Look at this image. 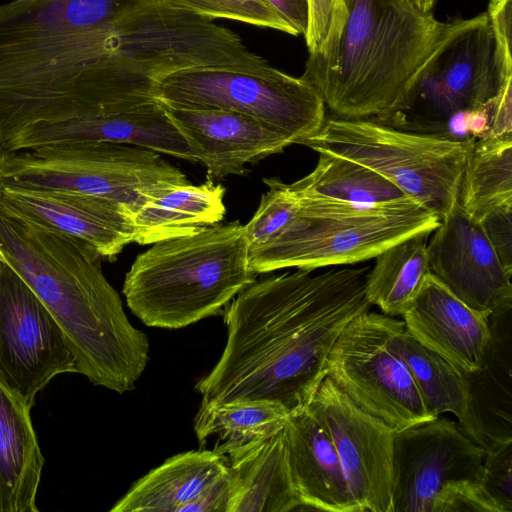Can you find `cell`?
Segmentation results:
<instances>
[{"instance_id": "cell-21", "label": "cell", "mask_w": 512, "mask_h": 512, "mask_svg": "<svg viewBox=\"0 0 512 512\" xmlns=\"http://www.w3.org/2000/svg\"><path fill=\"white\" fill-rule=\"evenodd\" d=\"M489 325L491 336L481 366L465 372L469 406L462 427L483 448L512 440L511 309L490 315Z\"/></svg>"}, {"instance_id": "cell-38", "label": "cell", "mask_w": 512, "mask_h": 512, "mask_svg": "<svg viewBox=\"0 0 512 512\" xmlns=\"http://www.w3.org/2000/svg\"><path fill=\"white\" fill-rule=\"evenodd\" d=\"M279 13L298 33L305 35L308 26V0H263Z\"/></svg>"}, {"instance_id": "cell-7", "label": "cell", "mask_w": 512, "mask_h": 512, "mask_svg": "<svg viewBox=\"0 0 512 512\" xmlns=\"http://www.w3.org/2000/svg\"><path fill=\"white\" fill-rule=\"evenodd\" d=\"M475 139L411 132L374 119L329 117L300 144L372 169L441 221L458 201L467 155Z\"/></svg>"}, {"instance_id": "cell-8", "label": "cell", "mask_w": 512, "mask_h": 512, "mask_svg": "<svg viewBox=\"0 0 512 512\" xmlns=\"http://www.w3.org/2000/svg\"><path fill=\"white\" fill-rule=\"evenodd\" d=\"M0 184L108 198L123 205L131 219L146 198L190 181L153 150L111 142H75L0 152Z\"/></svg>"}, {"instance_id": "cell-12", "label": "cell", "mask_w": 512, "mask_h": 512, "mask_svg": "<svg viewBox=\"0 0 512 512\" xmlns=\"http://www.w3.org/2000/svg\"><path fill=\"white\" fill-rule=\"evenodd\" d=\"M77 373L69 342L28 284L0 259V381L32 409L57 375Z\"/></svg>"}, {"instance_id": "cell-22", "label": "cell", "mask_w": 512, "mask_h": 512, "mask_svg": "<svg viewBox=\"0 0 512 512\" xmlns=\"http://www.w3.org/2000/svg\"><path fill=\"white\" fill-rule=\"evenodd\" d=\"M228 471L225 457L199 448L177 454L136 481L111 512H185Z\"/></svg>"}, {"instance_id": "cell-35", "label": "cell", "mask_w": 512, "mask_h": 512, "mask_svg": "<svg viewBox=\"0 0 512 512\" xmlns=\"http://www.w3.org/2000/svg\"><path fill=\"white\" fill-rule=\"evenodd\" d=\"M479 222L502 265L512 273V205L488 213Z\"/></svg>"}, {"instance_id": "cell-13", "label": "cell", "mask_w": 512, "mask_h": 512, "mask_svg": "<svg viewBox=\"0 0 512 512\" xmlns=\"http://www.w3.org/2000/svg\"><path fill=\"white\" fill-rule=\"evenodd\" d=\"M485 453L447 417L394 430L392 512H432L445 487L461 481L481 483Z\"/></svg>"}, {"instance_id": "cell-33", "label": "cell", "mask_w": 512, "mask_h": 512, "mask_svg": "<svg viewBox=\"0 0 512 512\" xmlns=\"http://www.w3.org/2000/svg\"><path fill=\"white\" fill-rule=\"evenodd\" d=\"M481 484L503 512L512 511V440L486 448Z\"/></svg>"}, {"instance_id": "cell-17", "label": "cell", "mask_w": 512, "mask_h": 512, "mask_svg": "<svg viewBox=\"0 0 512 512\" xmlns=\"http://www.w3.org/2000/svg\"><path fill=\"white\" fill-rule=\"evenodd\" d=\"M165 108V107H164ZM207 179L244 175L247 163L255 164L283 152L291 142L244 114L220 108H165Z\"/></svg>"}, {"instance_id": "cell-9", "label": "cell", "mask_w": 512, "mask_h": 512, "mask_svg": "<svg viewBox=\"0 0 512 512\" xmlns=\"http://www.w3.org/2000/svg\"><path fill=\"white\" fill-rule=\"evenodd\" d=\"M154 98L165 108H220L249 116L291 144L315 134L325 103L306 79L265 68L191 67L157 79Z\"/></svg>"}, {"instance_id": "cell-1", "label": "cell", "mask_w": 512, "mask_h": 512, "mask_svg": "<svg viewBox=\"0 0 512 512\" xmlns=\"http://www.w3.org/2000/svg\"><path fill=\"white\" fill-rule=\"evenodd\" d=\"M297 269L255 280L222 314L227 341L195 386L203 404L269 402L289 414L309 405L340 333L369 311V267Z\"/></svg>"}, {"instance_id": "cell-30", "label": "cell", "mask_w": 512, "mask_h": 512, "mask_svg": "<svg viewBox=\"0 0 512 512\" xmlns=\"http://www.w3.org/2000/svg\"><path fill=\"white\" fill-rule=\"evenodd\" d=\"M417 234L384 249L366 277L365 293L383 314L402 316L430 273L427 236Z\"/></svg>"}, {"instance_id": "cell-10", "label": "cell", "mask_w": 512, "mask_h": 512, "mask_svg": "<svg viewBox=\"0 0 512 512\" xmlns=\"http://www.w3.org/2000/svg\"><path fill=\"white\" fill-rule=\"evenodd\" d=\"M512 59L501 57L486 12L453 21L452 31L424 71L410 106L383 120L398 129L443 137L454 115L487 108L512 82Z\"/></svg>"}, {"instance_id": "cell-23", "label": "cell", "mask_w": 512, "mask_h": 512, "mask_svg": "<svg viewBox=\"0 0 512 512\" xmlns=\"http://www.w3.org/2000/svg\"><path fill=\"white\" fill-rule=\"evenodd\" d=\"M227 462L232 478L229 512L305 511L292 480L283 429Z\"/></svg>"}, {"instance_id": "cell-18", "label": "cell", "mask_w": 512, "mask_h": 512, "mask_svg": "<svg viewBox=\"0 0 512 512\" xmlns=\"http://www.w3.org/2000/svg\"><path fill=\"white\" fill-rule=\"evenodd\" d=\"M75 142L127 144L197 162L158 101L88 118L37 124L20 132L1 152Z\"/></svg>"}, {"instance_id": "cell-24", "label": "cell", "mask_w": 512, "mask_h": 512, "mask_svg": "<svg viewBox=\"0 0 512 512\" xmlns=\"http://www.w3.org/2000/svg\"><path fill=\"white\" fill-rule=\"evenodd\" d=\"M31 408L0 381V512H37L44 458Z\"/></svg>"}, {"instance_id": "cell-5", "label": "cell", "mask_w": 512, "mask_h": 512, "mask_svg": "<svg viewBox=\"0 0 512 512\" xmlns=\"http://www.w3.org/2000/svg\"><path fill=\"white\" fill-rule=\"evenodd\" d=\"M248 251L239 221L156 242L125 276L126 303L145 325L166 329L221 314L256 280Z\"/></svg>"}, {"instance_id": "cell-6", "label": "cell", "mask_w": 512, "mask_h": 512, "mask_svg": "<svg viewBox=\"0 0 512 512\" xmlns=\"http://www.w3.org/2000/svg\"><path fill=\"white\" fill-rule=\"evenodd\" d=\"M298 199L300 207L292 221L264 244L249 249L248 264L256 274L366 261L408 237L430 234L440 224L435 214L414 202L365 208Z\"/></svg>"}, {"instance_id": "cell-15", "label": "cell", "mask_w": 512, "mask_h": 512, "mask_svg": "<svg viewBox=\"0 0 512 512\" xmlns=\"http://www.w3.org/2000/svg\"><path fill=\"white\" fill-rule=\"evenodd\" d=\"M427 253L430 272L470 308L488 316L512 309V273L458 201L433 231Z\"/></svg>"}, {"instance_id": "cell-28", "label": "cell", "mask_w": 512, "mask_h": 512, "mask_svg": "<svg viewBox=\"0 0 512 512\" xmlns=\"http://www.w3.org/2000/svg\"><path fill=\"white\" fill-rule=\"evenodd\" d=\"M390 346L408 367L430 412L436 417L453 414L463 427L469 406L465 372L417 341L396 318Z\"/></svg>"}, {"instance_id": "cell-36", "label": "cell", "mask_w": 512, "mask_h": 512, "mask_svg": "<svg viewBox=\"0 0 512 512\" xmlns=\"http://www.w3.org/2000/svg\"><path fill=\"white\" fill-rule=\"evenodd\" d=\"M335 0H308V26L304 35L310 53L316 52L324 42L332 19Z\"/></svg>"}, {"instance_id": "cell-25", "label": "cell", "mask_w": 512, "mask_h": 512, "mask_svg": "<svg viewBox=\"0 0 512 512\" xmlns=\"http://www.w3.org/2000/svg\"><path fill=\"white\" fill-rule=\"evenodd\" d=\"M225 188L214 181L176 186L148 197L131 215L134 242L149 245L220 223Z\"/></svg>"}, {"instance_id": "cell-2", "label": "cell", "mask_w": 512, "mask_h": 512, "mask_svg": "<svg viewBox=\"0 0 512 512\" xmlns=\"http://www.w3.org/2000/svg\"><path fill=\"white\" fill-rule=\"evenodd\" d=\"M143 1L0 4V152L26 128L100 112L104 30Z\"/></svg>"}, {"instance_id": "cell-29", "label": "cell", "mask_w": 512, "mask_h": 512, "mask_svg": "<svg viewBox=\"0 0 512 512\" xmlns=\"http://www.w3.org/2000/svg\"><path fill=\"white\" fill-rule=\"evenodd\" d=\"M458 202L477 221L498 208L512 205V135L483 136L472 142Z\"/></svg>"}, {"instance_id": "cell-26", "label": "cell", "mask_w": 512, "mask_h": 512, "mask_svg": "<svg viewBox=\"0 0 512 512\" xmlns=\"http://www.w3.org/2000/svg\"><path fill=\"white\" fill-rule=\"evenodd\" d=\"M315 168L289 188L298 196L375 208L413 202L396 185L372 169L326 151ZM415 203V202H414Z\"/></svg>"}, {"instance_id": "cell-16", "label": "cell", "mask_w": 512, "mask_h": 512, "mask_svg": "<svg viewBox=\"0 0 512 512\" xmlns=\"http://www.w3.org/2000/svg\"><path fill=\"white\" fill-rule=\"evenodd\" d=\"M0 201L22 217L87 242L110 261L134 242L128 210L108 198L67 190L24 189L0 184Z\"/></svg>"}, {"instance_id": "cell-11", "label": "cell", "mask_w": 512, "mask_h": 512, "mask_svg": "<svg viewBox=\"0 0 512 512\" xmlns=\"http://www.w3.org/2000/svg\"><path fill=\"white\" fill-rule=\"evenodd\" d=\"M394 321L370 310L350 321L330 350L326 377L361 410L401 430L437 417L390 346Z\"/></svg>"}, {"instance_id": "cell-32", "label": "cell", "mask_w": 512, "mask_h": 512, "mask_svg": "<svg viewBox=\"0 0 512 512\" xmlns=\"http://www.w3.org/2000/svg\"><path fill=\"white\" fill-rule=\"evenodd\" d=\"M269 190L261 197L258 209L244 225L249 249L260 246L280 233L296 216L300 202L288 184L276 178H263Z\"/></svg>"}, {"instance_id": "cell-19", "label": "cell", "mask_w": 512, "mask_h": 512, "mask_svg": "<svg viewBox=\"0 0 512 512\" xmlns=\"http://www.w3.org/2000/svg\"><path fill=\"white\" fill-rule=\"evenodd\" d=\"M402 317L412 337L462 371L481 366L491 336L489 316L467 306L431 272Z\"/></svg>"}, {"instance_id": "cell-34", "label": "cell", "mask_w": 512, "mask_h": 512, "mask_svg": "<svg viewBox=\"0 0 512 512\" xmlns=\"http://www.w3.org/2000/svg\"><path fill=\"white\" fill-rule=\"evenodd\" d=\"M503 512L480 482L461 481L445 487L435 500L432 512Z\"/></svg>"}, {"instance_id": "cell-37", "label": "cell", "mask_w": 512, "mask_h": 512, "mask_svg": "<svg viewBox=\"0 0 512 512\" xmlns=\"http://www.w3.org/2000/svg\"><path fill=\"white\" fill-rule=\"evenodd\" d=\"M512 135V82L506 83L493 100L485 136Z\"/></svg>"}, {"instance_id": "cell-27", "label": "cell", "mask_w": 512, "mask_h": 512, "mask_svg": "<svg viewBox=\"0 0 512 512\" xmlns=\"http://www.w3.org/2000/svg\"><path fill=\"white\" fill-rule=\"evenodd\" d=\"M289 415L283 407L269 402L201 403L194 430L200 448L212 442L209 449L227 460L281 431Z\"/></svg>"}, {"instance_id": "cell-39", "label": "cell", "mask_w": 512, "mask_h": 512, "mask_svg": "<svg viewBox=\"0 0 512 512\" xmlns=\"http://www.w3.org/2000/svg\"><path fill=\"white\" fill-rule=\"evenodd\" d=\"M414 6L423 12H431L436 0H409Z\"/></svg>"}, {"instance_id": "cell-4", "label": "cell", "mask_w": 512, "mask_h": 512, "mask_svg": "<svg viewBox=\"0 0 512 512\" xmlns=\"http://www.w3.org/2000/svg\"><path fill=\"white\" fill-rule=\"evenodd\" d=\"M452 27L409 0H335L328 34L302 77L333 117L383 120L410 106Z\"/></svg>"}, {"instance_id": "cell-14", "label": "cell", "mask_w": 512, "mask_h": 512, "mask_svg": "<svg viewBox=\"0 0 512 512\" xmlns=\"http://www.w3.org/2000/svg\"><path fill=\"white\" fill-rule=\"evenodd\" d=\"M330 434L363 512H392L395 429L357 407L326 377L308 405Z\"/></svg>"}, {"instance_id": "cell-3", "label": "cell", "mask_w": 512, "mask_h": 512, "mask_svg": "<svg viewBox=\"0 0 512 512\" xmlns=\"http://www.w3.org/2000/svg\"><path fill=\"white\" fill-rule=\"evenodd\" d=\"M0 255L60 325L77 373L119 394L133 390L148 364L149 340L130 323L101 254L0 201Z\"/></svg>"}, {"instance_id": "cell-31", "label": "cell", "mask_w": 512, "mask_h": 512, "mask_svg": "<svg viewBox=\"0 0 512 512\" xmlns=\"http://www.w3.org/2000/svg\"><path fill=\"white\" fill-rule=\"evenodd\" d=\"M202 17L228 19L252 26L274 29L293 36L297 31L263 0H158Z\"/></svg>"}, {"instance_id": "cell-20", "label": "cell", "mask_w": 512, "mask_h": 512, "mask_svg": "<svg viewBox=\"0 0 512 512\" xmlns=\"http://www.w3.org/2000/svg\"><path fill=\"white\" fill-rule=\"evenodd\" d=\"M283 432L292 480L304 510L363 512L330 434L308 406L289 415Z\"/></svg>"}]
</instances>
